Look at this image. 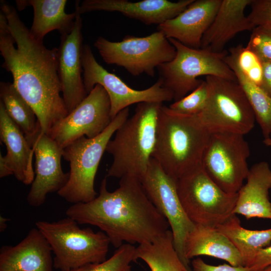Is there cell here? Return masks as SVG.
<instances>
[{
	"instance_id": "30bf717a",
	"label": "cell",
	"mask_w": 271,
	"mask_h": 271,
	"mask_svg": "<svg viewBox=\"0 0 271 271\" xmlns=\"http://www.w3.org/2000/svg\"><path fill=\"white\" fill-rule=\"evenodd\" d=\"M206 105L198 117L210 132H227L245 135L254 126L253 111L237 81L207 76Z\"/></svg>"
},
{
	"instance_id": "e0dca14e",
	"label": "cell",
	"mask_w": 271,
	"mask_h": 271,
	"mask_svg": "<svg viewBox=\"0 0 271 271\" xmlns=\"http://www.w3.org/2000/svg\"><path fill=\"white\" fill-rule=\"evenodd\" d=\"M194 0H181L173 2L168 0L77 1L75 11L79 14L92 11L117 12L130 19L142 22L147 25H160L177 16Z\"/></svg>"
},
{
	"instance_id": "ab89813d",
	"label": "cell",
	"mask_w": 271,
	"mask_h": 271,
	"mask_svg": "<svg viewBox=\"0 0 271 271\" xmlns=\"http://www.w3.org/2000/svg\"><path fill=\"white\" fill-rule=\"evenodd\" d=\"M263 143L266 146L271 147V134L268 138L263 140Z\"/></svg>"
},
{
	"instance_id": "6da1fadb",
	"label": "cell",
	"mask_w": 271,
	"mask_h": 271,
	"mask_svg": "<svg viewBox=\"0 0 271 271\" xmlns=\"http://www.w3.org/2000/svg\"><path fill=\"white\" fill-rule=\"evenodd\" d=\"M2 67L13 76L15 87L33 109L42 132L68 115L58 72V48L36 41L16 9L1 2Z\"/></svg>"
},
{
	"instance_id": "b9f144b4",
	"label": "cell",
	"mask_w": 271,
	"mask_h": 271,
	"mask_svg": "<svg viewBox=\"0 0 271 271\" xmlns=\"http://www.w3.org/2000/svg\"><path fill=\"white\" fill-rule=\"evenodd\" d=\"M123 271H132L131 269V266H128L127 268H126Z\"/></svg>"
},
{
	"instance_id": "83f0119b",
	"label": "cell",
	"mask_w": 271,
	"mask_h": 271,
	"mask_svg": "<svg viewBox=\"0 0 271 271\" xmlns=\"http://www.w3.org/2000/svg\"><path fill=\"white\" fill-rule=\"evenodd\" d=\"M224 60L233 71L253 111L264 139L271 134V97L242 72L234 58L227 53Z\"/></svg>"
},
{
	"instance_id": "8fae6325",
	"label": "cell",
	"mask_w": 271,
	"mask_h": 271,
	"mask_svg": "<svg viewBox=\"0 0 271 271\" xmlns=\"http://www.w3.org/2000/svg\"><path fill=\"white\" fill-rule=\"evenodd\" d=\"M249 155V144L244 135L212 132L203 154L202 165L223 190L237 193L249 173L247 160Z\"/></svg>"
},
{
	"instance_id": "603a6c76",
	"label": "cell",
	"mask_w": 271,
	"mask_h": 271,
	"mask_svg": "<svg viewBox=\"0 0 271 271\" xmlns=\"http://www.w3.org/2000/svg\"><path fill=\"white\" fill-rule=\"evenodd\" d=\"M185 251L189 260L196 256L207 255L225 260L232 266H244L235 246L215 227L195 224L186 237Z\"/></svg>"
},
{
	"instance_id": "484cf974",
	"label": "cell",
	"mask_w": 271,
	"mask_h": 271,
	"mask_svg": "<svg viewBox=\"0 0 271 271\" xmlns=\"http://www.w3.org/2000/svg\"><path fill=\"white\" fill-rule=\"evenodd\" d=\"M233 244L243 259L244 266L250 267L258 251L270 244L271 228L254 230L243 227L235 214L216 228Z\"/></svg>"
},
{
	"instance_id": "5b68a950",
	"label": "cell",
	"mask_w": 271,
	"mask_h": 271,
	"mask_svg": "<svg viewBox=\"0 0 271 271\" xmlns=\"http://www.w3.org/2000/svg\"><path fill=\"white\" fill-rule=\"evenodd\" d=\"M35 225L51 247L56 269L70 271L107 259L110 242L102 231L81 228L76 221L67 216L54 222L38 221Z\"/></svg>"
},
{
	"instance_id": "d590c367",
	"label": "cell",
	"mask_w": 271,
	"mask_h": 271,
	"mask_svg": "<svg viewBox=\"0 0 271 271\" xmlns=\"http://www.w3.org/2000/svg\"><path fill=\"white\" fill-rule=\"evenodd\" d=\"M259 86L271 97V62L262 63V78Z\"/></svg>"
},
{
	"instance_id": "8992f818",
	"label": "cell",
	"mask_w": 271,
	"mask_h": 271,
	"mask_svg": "<svg viewBox=\"0 0 271 271\" xmlns=\"http://www.w3.org/2000/svg\"><path fill=\"white\" fill-rule=\"evenodd\" d=\"M129 107L120 111L97 136L82 137L63 149V158L69 163V177L57 194L73 204L87 203L97 194L94 189L97 169L106 146L119 126L128 118Z\"/></svg>"
},
{
	"instance_id": "ffe728a7",
	"label": "cell",
	"mask_w": 271,
	"mask_h": 271,
	"mask_svg": "<svg viewBox=\"0 0 271 271\" xmlns=\"http://www.w3.org/2000/svg\"><path fill=\"white\" fill-rule=\"evenodd\" d=\"M251 1L221 0L212 24L202 37L201 48L222 52L226 44L237 34L252 31L254 28L244 14L245 8Z\"/></svg>"
},
{
	"instance_id": "f546056e",
	"label": "cell",
	"mask_w": 271,
	"mask_h": 271,
	"mask_svg": "<svg viewBox=\"0 0 271 271\" xmlns=\"http://www.w3.org/2000/svg\"><path fill=\"white\" fill-rule=\"evenodd\" d=\"M209 96V89L205 80L194 90L181 99L174 101L169 107L173 111L188 115H199L205 108Z\"/></svg>"
},
{
	"instance_id": "f35d334b",
	"label": "cell",
	"mask_w": 271,
	"mask_h": 271,
	"mask_svg": "<svg viewBox=\"0 0 271 271\" xmlns=\"http://www.w3.org/2000/svg\"><path fill=\"white\" fill-rule=\"evenodd\" d=\"M9 219L2 216H0V232H4L7 228V222Z\"/></svg>"
},
{
	"instance_id": "cb8c5ba5",
	"label": "cell",
	"mask_w": 271,
	"mask_h": 271,
	"mask_svg": "<svg viewBox=\"0 0 271 271\" xmlns=\"http://www.w3.org/2000/svg\"><path fill=\"white\" fill-rule=\"evenodd\" d=\"M66 0H29L33 8L34 18L29 30L31 36L38 42L43 43L45 36L53 30L61 35L69 34L72 30L77 13L67 14L65 8Z\"/></svg>"
},
{
	"instance_id": "f1b7e54d",
	"label": "cell",
	"mask_w": 271,
	"mask_h": 271,
	"mask_svg": "<svg viewBox=\"0 0 271 271\" xmlns=\"http://www.w3.org/2000/svg\"><path fill=\"white\" fill-rule=\"evenodd\" d=\"M136 249L133 245L124 243L105 261L87 264L70 271H123L131 262L136 261Z\"/></svg>"
},
{
	"instance_id": "7402d4cb",
	"label": "cell",
	"mask_w": 271,
	"mask_h": 271,
	"mask_svg": "<svg viewBox=\"0 0 271 271\" xmlns=\"http://www.w3.org/2000/svg\"><path fill=\"white\" fill-rule=\"evenodd\" d=\"M0 139L7 149L4 156L17 180L31 185L35 178L32 160L33 148L25 135L9 117L0 101Z\"/></svg>"
},
{
	"instance_id": "4dcf8cb0",
	"label": "cell",
	"mask_w": 271,
	"mask_h": 271,
	"mask_svg": "<svg viewBox=\"0 0 271 271\" xmlns=\"http://www.w3.org/2000/svg\"><path fill=\"white\" fill-rule=\"evenodd\" d=\"M242 72L251 81L260 86L262 78V63L246 46L239 44L229 49Z\"/></svg>"
},
{
	"instance_id": "277c9868",
	"label": "cell",
	"mask_w": 271,
	"mask_h": 271,
	"mask_svg": "<svg viewBox=\"0 0 271 271\" xmlns=\"http://www.w3.org/2000/svg\"><path fill=\"white\" fill-rule=\"evenodd\" d=\"M163 103H138L134 113L119 126L106 152L113 158L106 177L125 176L141 179L146 174L154 150L159 111Z\"/></svg>"
},
{
	"instance_id": "d6986e66",
	"label": "cell",
	"mask_w": 271,
	"mask_h": 271,
	"mask_svg": "<svg viewBox=\"0 0 271 271\" xmlns=\"http://www.w3.org/2000/svg\"><path fill=\"white\" fill-rule=\"evenodd\" d=\"M51 247L37 227L14 245L0 249V271H54Z\"/></svg>"
},
{
	"instance_id": "5bb4252c",
	"label": "cell",
	"mask_w": 271,
	"mask_h": 271,
	"mask_svg": "<svg viewBox=\"0 0 271 271\" xmlns=\"http://www.w3.org/2000/svg\"><path fill=\"white\" fill-rule=\"evenodd\" d=\"M110 102L104 88L96 84L85 98L56 123L48 136L62 149L82 137L93 138L110 123Z\"/></svg>"
},
{
	"instance_id": "9c48e42d",
	"label": "cell",
	"mask_w": 271,
	"mask_h": 271,
	"mask_svg": "<svg viewBox=\"0 0 271 271\" xmlns=\"http://www.w3.org/2000/svg\"><path fill=\"white\" fill-rule=\"evenodd\" d=\"M94 46L106 64L122 67L134 76L146 74L154 77L155 69L176 54L175 47L159 31L143 37L126 35L119 42L100 36Z\"/></svg>"
},
{
	"instance_id": "d6a6232c",
	"label": "cell",
	"mask_w": 271,
	"mask_h": 271,
	"mask_svg": "<svg viewBox=\"0 0 271 271\" xmlns=\"http://www.w3.org/2000/svg\"><path fill=\"white\" fill-rule=\"evenodd\" d=\"M250 6L251 11L247 17L254 28L271 26V0H252Z\"/></svg>"
},
{
	"instance_id": "4fadbf2b",
	"label": "cell",
	"mask_w": 271,
	"mask_h": 271,
	"mask_svg": "<svg viewBox=\"0 0 271 271\" xmlns=\"http://www.w3.org/2000/svg\"><path fill=\"white\" fill-rule=\"evenodd\" d=\"M141 181L150 200L167 219L172 233L174 246L180 258L191 270L189 260L185 255V244L195 224L188 218L182 206L177 191V180L167 174L152 158Z\"/></svg>"
},
{
	"instance_id": "e575fe53",
	"label": "cell",
	"mask_w": 271,
	"mask_h": 271,
	"mask_svg": "<svg viewBox=\"0 0 271 271\" xmlns=\"http://www.w3.org/2000/svg\"><path fill=\"white\" fill-rule=\"evenodd\" d=\"M271 265V244L257 252L250 267L251 271H257Z\"/></svg>"
},
{
	"instance_id": "7a4b0ae2",
	"label": "cell",
	"mask_w": 271,
	"mask_h": 271,
	"mask_svg": "<svg viewBox=\"0 0 271 271\" xmlns=\"http://www.w3.org/2000/svg\"><path fill=\"white\" fill-rule=\"evenodd\" d=\"M65 214L79 224L98 227L115 248L124 242L132 245L152 242L170 227L147 196L141 180L133 176L121 178L112 192L107 190L105 177L98 195L88 202L72 204Z\"/></svg>"
},
{
	"instance_id": "ba28073f",
	"label": "cell",
	"mask_w": 271,
	"mask_h": 271,
	"mask_svg": "<svg viewBox=\"0 0 271 271\" xmlns=\"http://www.w3.org/2000/svg\"><path fill=\"white\" fill-rule=\"evenodd\" d=\"M182 206L195 224L217 228L234 214L237 193L218 186L200 165L177 180Z\"/></svg>"
},
{
	"instance_id": "4316f807",
	"label": "cell",
	"mask_w": 271,
	"mask_h": 271,
	"mask_svg": "<svg viewBox=\"0 0 271 271\" xmlns=\"http://www.w3.org/2000/svg\"><path fill=\"white\" fill-rule=\"evenodd\" d=\"M134 256L136 261L143 260L151 271H191L176 252L170 230L152 242L139 245Z\"/></svg>"
},
{
	"instance_id": "52a82bcc",
	"label": "cell",
	"mask_w": 271,
	"mask_h": 271,
	"mask_svg": "<svg viewBox=\"0 0 271 271\" xmlns=\"http://www.w3.org/2000/svg\"><path fill=\"white\" fill-rule=\"evenodd\" d=\"M176 54L170 62L157 68L163 86L179 100L196 88L202 82L201 76H214L236 81L233 71L224 60L227 52H214L206 49H194L169 39Z\"/></svg>"
},
{
	"instance_id": "836d02e7",
	"label": "cell",
	"mask_w": 271,
	"mask_h": 271,
	"mask_svg": "<svg viewBox=\"0 0 271 271\" xmlns=\"http://www.w3.org/2000/svg\"><path fill=\"white\" fill-rule=\"evenodd\" d=\"M191 263L193 271H251L244 266H234L227 264L210 265L199 257L194 259Z\"/></svg>"
},
{
	"instance_id": "9a60e30c",
	"label": "cell",
	"mask_w": 271,
	"mask_h": 271,
	"mask_svg": "<svg viewBox=\"0 0 271 271\" xmlns=\"http://www.w3.org/2000/svg\"><path fill=\"white\" fill-rule=\"evenodd\" d=\"M35 157V178L27 197L33 207L43 205L48 194L58 193L66 184L69 173H64L61 161L63 149L42 132L33 146Z\"/></svg>"
},
{
	"instance_id": "8d00e7d4",
	"label": "cell",
	"mask_w": 271,
	"mask_h": 271,
	"mask_svg": "<svg viewBox=\"0 0 271 271\" xmlns=\"http://www.w3.org/2000/svg\"><path fill=\"white\" fill-rule=\"evenodd\" d=\"M13 175V173L7 163L4 156L0 154V178Z\"/></svg>"
},
{
	"instance_id": "1f68e13d",
	"label": "cell",
	"mask_w": 271,
	"mask_h": 271,
	"mask_svg": "<svg viewBox=\"0 0 271 271\" xmlns=\"http://www.w3.org/2000/svg\"><path fill=\"white\" fill-rule=\"evenodd\" d=\"M262 63L271 62V26H259L252 30L246 46Z\"/></svg>"
},
{
	"instance_id": "d4e9b609",
	"label": "cell",
	"mask_w": 271,
	"mask_h": 271,
	"mask_svg": "<svg viewBox=\"0 0 271 271\" xmlns=\"http://www.w3.org/2000/svg\"><path fill=\"white\" fill-rule=\"evenodd\" d=\"M1 100L9 117L25 135L33 148L42 132L33 109L17 91L13 83L1 82Z\"/></svg>"
},
{
	"instance_id": "ac0fdd59",
	"label": "cell",
	"mask_w": 271,
	"mask_h": 271,
	"mask_svg": "<svg viewBox=\"0 0 271 271\" xmlns=\"http://www.w3.org/2000/svg\"><path fill=\"white\" fill-rule=\"evenodd\" d=\"M221 0H194L173 19L158 25L167 39H174L184 45L201 48L202 37L212 24Z\"/></svg>"
},
{
	"instance_id": "7c38bea8",
	"label": "cell",
	"mask_w": 271,
	"mask_h": 271,
	"mask_svg": "<svg viewBox=\"0 0 271 271\" xmlns=\"http://www.w3.org/2000/svg\"><path fill=\"white\" fill-rule=\"evenodd\" d=\"M81 61L86 92L89 94L96 84L104 88L110 102L112 120L120 111L130 105L145 102L163 103L173 99V94L163 86L160 79L146 89L132 88L115 74L110 73L100 65L88 44L82 46Z\"/></svg>"
},
{
	"instance_id": "74e56055",
	"label": "cell",
	"mask_w": 271,
	"mask_h": 271,
	"mask_svg": "<svg viewBox=\"0 0 271 271\" xmlns=\"http://www.w3.org/2000/svg\"><path fill=\"white\" fill-rule=\"evenodd\" d=\"M16 3L19 11H22L29 6V0H18L16 1Z\"/></svg>"
},
{
	"instance_id": "60d3db41",
	"label": "cell",
	"mask_w": 271,
	"mask_h": 271,
	"mask_svg": "<svg viewBox=\"0 0 271 271\" xmlns=\"http://www.w3.org/2000/svg\"><path fill=\"white\" fill-rule=\"evenodd\" d=\"M257 271H271V265Z\"/></svg>"
},
{
	"instance_id": "44dd1931",
	"label": "cell",
	"mask_w": 271,
	"mask_h": 271,
	"mask_svg": "<svg viewBox=\"0 0 271 271\" xmlns=\"http://www.w3.org/2000/svg\"><path fill=\"white\" fill-rule=\"evenodd\" d=\"M246 182L237 192L234 214L246 219L259 218L271 219V169L269 164L261 161L250 169Z\"/></svg>"
},
{
	"instance_id": "3957f363",
	"label": "cell",
	"mask_w": 271,
	"mask_h": 271,
	"mask_svg": "<svg viewBox=\"0 0 271 271\" xmlns=\"http://www.w3.org/2000/svg\"><path fill=\"white\" fill-rule=\"evenodd\" d=\"M210 133L198 115L179 114L163 104L152 158L177 180L202 165Z\"/></svg>"
},
{
	"instance_id": "2e32d148",
	"label": "cell",
	"mask_w": 271,
	"mask_h": 271,
	"mask_svg": "<svg viewBox=\"0 0 271 271\" xmlns=\"http://www.w3.org/2000/svg\"><path fill=\"white\" fill-rule=\"evenodd\" d=\"M76 13L72 30L68 34L61 35V43L58 48V72L68 114L88 95L81 75L82 20L81 15Z\"/></svg>"
}]
</instances>
